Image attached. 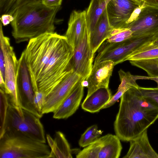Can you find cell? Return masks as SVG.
Segmentation results:
<instances>
[{
    "instance_id": "6da1fadb",
    "label": "cell",
    "mask_w": 158,
    "mask_h": 158,
    "mask_svg": "<svg viewBox=\"0 0 158 158\" xmlns=\"http://www.w3.org/2000/svg\"><path fill=\"white\" fill-rule=\"evenodd\" d=\"M114 123L116 135L130 141L158 118V107L143 98L138 89L131 87L122 96Z\"/></svg>"
},
{
    "instance_id": "7a4b0ae2",
    "label": "cell",
    "mask_w": 158,
    "mask_h": 158,
    "mask_svg": "<svg viewBox=\"0 0 158 158\" xmlns=\"http://www.w3.org/2000/svg\"><path fill=\"white\" fill-rule=\"evenodd\" d=\"M61 6L49 7L41 2L23 6L13 14L12 35L16 43L29 41L43 34L54 32L56 16Z\"/></svg>"
},
{
    "instance_id": "3957f363",
    "label": "cell",
    "mask_w": 158,
    "mask_h": 158,
    "mask_svg": "<svg viewBox=\"0 0 158 158\" xmlns=\"http://www.w3.org/2000/svg\"><path fill=\"white\" fill-rule=\"evenodd\" d=\"M73 48L64 35L37 80L39 90L46 97L73 72Z\"/></svg>"
},
{
    "instance_id": "277c9868",
    "label": "cell",
    "mask_w": 158,
    "mask_h": 158,
    "mask_svg": "<svg viewBox=\"0 0 158 158\" xmlns=\"http://www.w3.org/2000/svg\"><path fill=\"white\" fill-rule=\"evenodd\" d=\"M50 148L46 143L17 132H6L0 138V158H48Z\"/></svg>"
},
{
    "instance_id": "5b68a950",
    "label": "cell",
    "mask_w": 158,
    "mask_h": 158,
    "mask_svg": "<svg viewBox=\"0 0 158 158\" xmlns=\"http://www.w3.org/2000/svg\"><path fill=\"white\" fill-rule=\"evenodd\" d=\"M64 35L47 32L30 39L23 52L37 80Z\"/></svg>"
},
{
    "instance_id": "8992f818",
    "label": "cell",
    "mask_w": 158,
    "mask_h": 158,
    "mask_svg": "<svg viewBox=\"0 0 158 158\" xmlns=\"http://www.w3.org/2000/svg\"><path fill=\"white\" fill-rule=\"evenodd\" d=\"M155 35L132 36L116 43H110L106 41L103 42L98 49V54L94 64L105 60L113 61L115 65L123 62L133 52L150 43Z\"/></svg>"
},
{
    "instance_id": "52a82bcc",
    "label": "cell",
    "mask_w": 158,
    "mask_h": 158,
    "mask_svg": "<svg viewBox=\"0 0 158 158\" xmlns=\"http://www.w3.org/2000/svg\"><path fill=\"white\" fill-rule=\"evenodd\" d=\"M23 114L20 115L9 103L5 132H18L35 140L46 143L44 128L40 118L25 110L23 109Z\"/></svg>"
},
{
    "instance_id": "ba28073f",
    "label": "cell",
    "mask_w": 158,
    "mask_h": 158,
    "mask_svg": "<svg viewBox=\"0 0 158 158\" xmlns=\"http://www.w3.org/2000/svg\"><path fill=\"white\" fill-rule=\"evenodd\" d=\"M0 49L3 53L5 62V85L4 89H2L8 95L9 102L19 113H21L23 109L19 103L17 82L18 60L11 45L10 39L4 34L1 23L0 25Z\"/></svg>"
},
{
    "instance_id": "9c48e42d",
    "label": "cell",
    "mask_w": 158,
    "mask_h": 158,
    "mask_svg": "<svg viewBox=\"0 0 158 158\" xmlns=\"http://www.w3.org/2000/svg\"><path fill=\"white\" fill-rule=\"evenodd\" d=\"M17 82L21 108L40 118H41L43 115L36 110L34 105V92L29 72L23 52L18 60Z\"/></svg>"
},
{
    "instance_id": "30bf717a",
    "label": "cell",
    "mask_w": 158,
    "mask_h": 158,
    "mask_svg": "<svg viewBox=\"0 0 158 158\" xmlns=\"http://www.w3.org/2000/svg\"><path fill=\"white\" fill-rule=\"evenodd\" d=\"M132 36L154 35L158 33V7L145 5L136 19L127 24Z\"/></svg>"
},
{
    "instance_id": "8fae6325",
    "label": "cell",
    "mask_w": 158,
    "mask_h": 158,
    "mask_svg": "<svg viewBox=\"0 0 158 158\" xmlns=\"http://www.w3.org/2000/svg\"><path fill=\"white\" fill-rule=\"evenodd\" d=\"M94 54L90 46L89 33L87 32L74 48L72 59L73 71L86 81L92 69Z\"/></svg>"
},
{
    "instance_id": "7c38bea8",
    "label": "cell",
    "mask_w": 158,
    "mask_h": 158,
    "mask_svg": "<svg viewBox=\"0 0 158 158\" xmlns=\"http://www.w3.org/2000/svg\"><path fill=\"white\" fill-rule=\"evenodd\" d=\"M81 81H83L81 77L73 71L69 75L46 96V102L42 110V114L53 113Z\"/></svg>"
},
{
    "instance_id": "4fadbf2b",
    "label": "cell",
    "mask_w": 158,
    "mask_h": 158,
    "mask_svg": "<svg viewBox=\"0 0 158 158\" xmlns=\"http://www.w3.org/2000/svg\"><path fill=\"white\" fill-rule=\"evenodd\" d=\"M143 3L137 0H111L106 9L111 26L114 28H125L134 10Z\"/></svg>"
},
{
    "instance_id": "5bb4252c",
    "label": "cell",
    "mask_w": 158,
    "mask_h": 158,
    "mask_svg": "<svg viewBox=\"0 0 158 158\" xmlns=\"http://www.w3.org/2000/svg\"><path fill=\"white\" fill-rule=\"evenodd\" d=\"M114 66V62L110 60L94 64L86 80L88 85L86 97L99 88H108L110 79Z\"/></svg>"
},
{
    "instance_id": "9a60e30c",
    "label": "cell",
    "mask_w": 158,
    "mask_h": 158,
    "mask_svg": "<svg viewBox=\"0 0 158 158\" xmlns=\"http://www.w3.org/2000/svg\"><path fill=\"white\" fill-rule=\"evenodd\" d=\"M88 31L86 10H73L70 15L64 36L73 48Z\"/></svg>"
},
{
    "instance_id": "2e32d148",
    "label": "cell",
    "mask_w": 158,
    "mask_h": 158,
    "mask_svg": "<svg viewBox=\"0 0 158 158\" xmlns=\"http://www.w3.org/2000/svg\"><path fill=\"white\" fill-rule=\"evenodd\" d=\"M82 81H81L77 84L68 96L53 112V118L58 119L67 118L78 109L84 94Z\"/></svg>"
},
{
    "instance_id": "e0dca14e",
    "label": "cell",
    "mask_w": 158,
    "mask_h": 158,
    "mask_svg": "<svg viewBox=\"0 0 158 158\" xmlns=\"http://www.w3.org/2000/svg\"><path fill=\"white\" fill-rule=\"evenodd\" d=\"M147 130L131 140L129 149L123 158H158L149 141Z\"/></svg>"
},
{
    "instance_id": "ac0fdd59",
    "label": "cell",
    "mask_w": 158,
    "mask_h": 158,
    "mask_svg": "<svg viewBox=\"0 0 158 158\" xmlns=\"http://www.w3.org/2000/svg\"><path fill=\"white\" fill-rule=\"evenodd\" d=\"M114 28L110 25L106 8L89 35L91 49L94 54L103 42L110 36Z\"/></svg>"
},
{
    "instance_id": "d6986e66",
    "label": "cell",
    "mask_w": 158,
    "mask_h": 158,
    "mask_svg": "<svg viewBox=\"0 0 158 158\" xmlns=\"http://www.w3.org/2000/svg\"><path fill=\"white\" fill-rule=\"evenodd\" d=\"M112 96L108 88H99L86 97L81 104L82 108L91 113L98 112L103 109Z\"/></svg>"
},
{
    "instance_id": "ffe728a7",
    "label": "cell",
    "mask_w": 158,
    "mask_h": 158,
    "mask_svg": "<svg viewBox=\"0 0 158 158\" xmlns=\"http://www.w3.org/2000/svg\"><path fill=\"white\" fill-rule=\"evenodd\" d=\"M51 151L48 158H71L72 150L64 134L56 131L54 138L50 135L46 136Z\"/></svg>"
},
{
    "instance_id": "44dd1931",
    "label": "cell",
    "mask_w": 158,
    "mask_h": 158,
    "mask_svg": "<svg viewBox=\"0 0 158 158\" xmlns=\"http://www.w3.org/2000/svg\"><path fill=\"white\" fill-rule=\"evenodd\" d=\"M101 138L102 145L98 158H119L122 149L119 138L110 134Z\"/></svg>"
},
{
    "instance_id": "7402d4cb",
    "label": "cell",
    "mask_w": 158,
    "mask_h": 158,
    "mask_svg": "<svg viewBox=\"0 0 158 158\" xmlns=\"http://www.w3.org/2000/svg\"><path fill=\"white\" fill-rule=\"evenodd\" d=\"M111 0H91L86 10V18L89 33L94 30L99 18Z\"/></svg>"
},
{
    "instance_id": "603a6c76",
    "label": "cell",
    "mask_w": 158,
    "mask_h": 158,
    "mask_svg": "<svg viewBox=\"0 0 158 158\" xmlns=\"http://www.w3.org/2000/svg\"><path fill=\"white\" fill-rule=\"evenodd\" d=\"M42 0H0V14L12 15L19 8L26 5L40 2Z\"/></svg>"
},
{
    "instance_id": "cb8c5ba5",
    "label": "cell",
    "mask_w": 158,
    "mask_h": 158,
    "mask_svg": "<svg viewBox=\"0 0 158 158\" xmlns=\"http://www.w3.org/2000/svg\"><path fill=\"white\" fill-rule=\"evenodd\" d=\"M147 44L130 55L126 59V61L158 58V47H151Z\"/></svg>"
},
{
    "instance_id": "d4e9b609",
    "label": "cell",
    "mask_w": 158,
    "mask_h": 158,
    "mask_svg": "<svg viewBox=\"0 0 158 158\" xmlns=\"http://www.w3.org/2000/svg\"><path fill=\"white\" fill-rule=\"evenodd\" d=\"M131 64L146 72L149 76H158V58L129 61Z\"/></svg>"
},
{
    "instance_id": "484cf974",
    "label": "cell",
    "mask_w": 158,
    "mask_h": 158,
    "mask_svg": "<svg viewBox=\"0 0 158 158\" xmlns=\"http://www.w3.org/2000/svg\"><path fill=\"white\" fill-rule=\"evenodd\" d=\"M102 132L98 130L96 125L89 127L81 135L79 141V146L82 147L88 146L98 139Z\"/></svg>"
},
{
    "instance_id": "4316f807",
    "label": "cell",
    "mask_w": 158,
    "mask_h": 158,
    "mask_svg": "<svg viewBox=\"0 0 158 158\" xmlns=\"http://www.w3.org/2000/svg\"><path fill=\"white\" fill-rule=\"evenodd\" d=\"M102 145L101 138H99L86 147L76 155L77 158H98Z\"/></svg>"
},
{
    "instance_id": "83f0119b",
    "label": "cell",
    "mask_w": 158,
    "mask_h": 158,
    "mask_svg": "<svg viewBox=\"0 0 158 158\" xmlns=\"http://www.w3.org/2000/svg\"><path fill=\"white\" fill-rule=\"evenodd\" d=\"M0 138L5 132L6 118L9 105V98L8 95L5 91L0 88Z\"/></svg>"
},
{
    "instance_id": "f1b7e54d",
    "label": "cell",
    "mask_w": 158,
    "mask_h": 158,
    "mask_svg": "<svg viewBox=\"0 0 158 158\" xmlns=\"http://www.w3.org/2000/svg\"><path fill=\"white\" fill-rule=\"evenodd\" d=\"M132 33L126 28H114L110 36L106 41L110 43H116L123 41L132 36Z\"/></svg>"
},
{
    "instance_id": "f546056e",
    "label": "cell",
    "mask_w": 158,
    "mask_h": 158,
    "mask_svg": "<svg viewBox=\"0 0 158 158\" xmlns=\"http://www.w3.org/2000/svg\"><path fill=\"white\" fill-rule=\"evenodd\" d=\"M118 73L121 81L118 88L127 87L130 89L131 87L138 88L139 86L136 82V80L129 72H125L120 69Z\"/></svg>"
},
{
    "instance_id": "4dcf8cb0",
    "label": "cell",
    "mask_w": 158,
    "mask_h": 158,
    "mask_svg": "<svg viewBox=\"0 0 158 158\" xmlns=\"http://www.w3.org/2000/svg\"><path fill=\"white\" fill-rule=\"evenodd\" d=\"M142 96L158 107V88H145L139 86Z\"/></svg>"
},
{
    "instance_id": "1f68e13d",
    "label": "cell",
    "mask_w": 158,
    "mask_h": 158,
    "mask_svg": "<svg viewBox=\"0 0 158 158\" xmlns=\"http://www.w3.org/2000/svg\"><path fill=\"white\" fill-rule=\"evenodd\" d=\"M34 92L33 103L34 107L39 113L43 114L42 110L45 103L46 97L43 92L39 90Z\"/></svg>"
},
{
    "instance_id": "d6a6232c",
    "label": "cell",
    "mask_w": 158,
    "mask_h": 158,
    "mask_svg": "<svg viewBox=\"0 0 158 158\" xmlns=\"http://www.w3.org/2000/svg\"><path fill=\"white\" fill-rule=\"evenodd\" d=\"M128 89L126 87L118 88L116 93L112 96L109 102L103 107V109L108 108L113 105Z\"/></svg>"
},
{
    "instance_id": "836d02e7",
    "label": "cell",
    "mask_w": 158,
    "mask_h": 158,
    "mask_svg": "<svg viewBox=\"0 0 158 158\" xmlns=\"http://www.w3.org/2000/svg\"><path fill=\"white\" fill-rule=\"evenodd\" d=\"M63 0H42V3L49 7L61 6Z\"/></svg>"
},
{
    "instance_id": "e575fe53",
    "label": "cell",
    "mask_w": 158,
    "mask_h": 158,
    "mask_svg": "<svg viewBox=\"0 0 158 158\" xmlns=\"http://www.w3.org/2000/svg\"><path fill=\"white\" fill-rule=\"evenodd\" d=\"M1 22L2 25L6 26L11 23L14 20L13 16L10 14H3L1 15Z\"/></svg>"
},
{
    "instance_id": "d590c367",
    "label": "cell",
    "mask_w": 158,
    "mask_h": 158,
    "mask_svg": "<svg viewBox=\"0 0 158 158\" xmlns=\"http://www.w3.org/2000/svg\"><path fill=\"white\" fill-rule=\"evenodd\" d=\"M0 73L4 79L5 73V62L2 51L0 49Z\"/></svg>"
},
{
    "instance_id": "8d00e7d4",
    "label": "cell",
    "mask_w": 158,
    "mask_h": 158,
    "mask_svg": "<svg viewBox=\"0 0 158 158\" xmlns=\"http://www.w3.org/2000/svg\"><path fill=\"white\" fill-rule=\"evenodd\" d=\"M134 77L136 80H150L154 81L157 84L156 87L158 88V76H144L139 75H133Z\"/></svg>"
},
{
    "instance_id": "74e56055",
    "label": "cell",
    "mask_w": 158,
    "mask_h": 158,
    "mask_svg": "<svg viewBox=\"0 0 158 158\" xmlns=\"http://www.w3.org/2000/svg\"><path fill=\"white\" fill-rule=\"evenodd\" d=\"M142 3L145 5L158 7V0H137Z\"/></svg>"
},
{
    "instance_id": "f35d334b",
    "label": "cell",
    "mask_w": 158,
    "mask_h": 158,
    "mask_svg": "<svg viewBox=\"0 0 158 158\" xmlns=\"http://www.w3.org/2000/svg\"><path fill=\"white\" fill-rule=\"evenodd\" d=\"M147 45L151 47H158V33L154 35L152 41Z\"/></svg>"
}]
</instances>
